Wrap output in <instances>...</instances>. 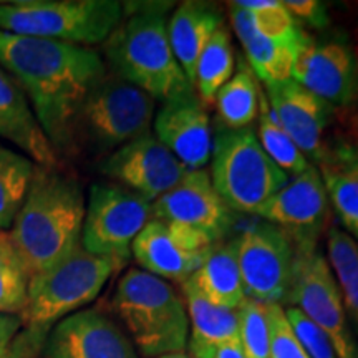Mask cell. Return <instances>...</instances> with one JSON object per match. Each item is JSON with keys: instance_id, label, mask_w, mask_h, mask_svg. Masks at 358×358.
Returning <instances> with one entry per match:
<instances>
[{"instance_id": "1", "label": "cell", "mask_w": 358, "mask_h": 358, "mask_svg": "<svg viewBox=\"0 0 358 358\" xmlns=\"http://www.w3.org/2000/svg\"><path fill=\"white\" fill-rule=\"evenodd\" d=\"M0 65L25 92L53 150H69L85 101L106 77L100 53L73 43L0 32Z\"/></svg>"}, {"instance_id": "2", "label": "cell", "mask_w": 358, "mask_h": 358, "mask_svg": "<svg viewBox=\"0 0 358 358\" xmlns=\"http://www.w3.org/2000/svg\"><path fill=\"white\" fill-rule=\"evenodd\" d=\"M85 199L73 178L55 168L35 166L10 241L30 277L64 261L82 245Z\"/></svg>"}, {"instance_id": "3", "label": "cell", "mask_w": 358, "mask_h": 358, "mask_svg": "<svg viewBox=\"0 0 358 358\" xmlns=\"http://www.w3.org/2000/svg\"><path fill=\"white\" fill-rule=\"evenodd\" d=\"M171 6L123 3V19L105 42V55L115 77L163 103L194 92L169 45L166 13Z\"/></svg>"}, {"instance_id": "4", "label": "cell", "mask_w": 358, "mask_h": 358, "mask_svg": "<svg viewBox=\"0 0 358 358\" xmlns=\"http://www.w3.org/2000/svg\"><path fill=\"white\" fill-rule=\"evenodd\" d=\"M113 310L129 340L145 357L185 352L189 342V317L185 299L171 282L143 268H129L113 295Z\"/></svg>"}, {"instance_id": "5", "label": "cell", "mask_w": 358, "mask_h": 358, "mask_svg": "<svg viewBox=\"0 0 358 358\" xmlns=\"http://www.w3.org/2000/svg\"><path fill=\"white\" fill-rule=\"evenodd\" d=\"M124 266L90 254L82 245L55 266L30 277L22 324L45 342L52 327L93 302L111 275Z\"/></svg>"}, {"instance_id": "6", "label": "cell", "mask_w": 358, "mask_h": 358, "mask_svg": "<svg viewBox=\"0 0 358 358\" xmlns=\"http://www.w3.org/2000/svg\"><path fill=\"white\" fill-rule=\"evenodd\" d=\"M124 15L118 0H20L0 3V32L90 47L105 43Z\"/></svg>"}, {"instance_id": "7", "label": "cell", "mask_w": 358, "mask_h": 358, "mask_svg": "<svg viewBox=\"0 0 358 358\" xmlns=\"http://www.w3.org/2000/svg\"><path fill=\"white\" fill-rule=\"evenodd\" d=\"M209 174L227 208L244 214H256L289 181V174L268 158L250 128L217 129Z\"/></svg>"}, {"instance_id": "8", "label": "cell", "mask_w": 358, "mask_h": 358, "mask_svg": "<svg viewBox=\"0 0 358 358\" xmlns=\"http://www.w3.org/2000/svg\"><path fill=\"white\" fill-rule=\"evenodd\" d=\"M155 98L118 77L101 80L80 111L75 141L82 134L96 153H113L141 134L150 133Z\"/></svg>"}, {"instance_id": "9", "label": "cell", "mask_w": 358, "mask_h": 358, "mask_svg": "<svg viewBox=\"0 0 358 358\" xmlns=\"http://www.w3.org/2000/svg\"><path fill=\"white\" fill-rule=\"evenodd\" d=\"M284 303L299 308L319 327L338 358H358V342L348 327L338 284L317 244H295L292 282Z\"/></svg>"}, {"instance_id": "10", "label": "cell", "mask_w": 358, "mask_h": 358, "mask_svg": "<svg viewBox=\"0 0 358 358\" xmlns=\"http://www.w3.org/2000/svg\"><path fill=\"white\" fill-rule=\"evenodd\" d=\"M151 219V201L122 185L98 182L90 189L85 208L82 248L127 264L134 239Z\"/></svg>"}, {"instance_id": "11", "label": "cell", "mask_w": 358, "mask_h": 358, "mask_svg": "<svg viewBox=\"0 0 358 358\" xmlns=\"http://www.w3.org/2000/svg\"><path fill=\"white\" fill-rule=\"evenodd\" d=\"M245 299L264 306L287 299L295 261V243L274 224L259 221L232 239Z\"/></svg>"}, {"instance_id": "12", "label": "cell", "mask_w": 358, "mask_h": 358, "mask_svg": "<svg viewBox=\"0 0 358 358\" xmlns=\"http://www.w3.org/2000/svg\"><path fill=\"white\" fill-rule=\"evenodd\" d=\"M153 219L216 245L232 227L227 208L206 169H189L173 189L151 203Z\"/></svg>"}, {"instance_id": "13", "label": "cell", "mask_w": 358, "mask_h": 358, "mask_svg": "<svg viewBox=\"0 0 358 358\" xmlns=\"http://www.w3.org/2000/svg\"><path fill=\"white\" fill-rule=\"evenodd\" d=\"M100 171L153 203L189 169L150 131L106 155Z\"/></svg>"}, {"instance_id": "14", "label": "cell", "mask_w": 358, "mask_h": 358, "mask_svg": "<svg viewBox=\"0 0 358 358\" xmlns=\"http://www.w3.org/2000/svg\"><path fill=\"white\" fill-rule=\"evenodd\" d=\"M292 80L330 106H347L358 95V58L343 40L317 42L310 35L295 50Z\"/></svg>"}, {"instance_id": "15", "label": "cell", "mask_w": 358, "mask_h": 358, "mask_svg": "<svg viewBox=\"0 0 358 358\" xmlns=\"http://www.w3.org/2000/svg\"><path fill=\"white\" fill-rule=\"evenodd\" d=\"M329 214V196L319 168L310 164L268 198L254 216L274 224L295 244H317Z\"/></svg>"}, {"instance_id": "16", "label": "cell", "mask_w": 358, "mask_h": 358, "mask_svg": "<svg viewBox=\"0 0 358 358\" xmlns=\"http://www.w3.org/2000/svg\"><path fill=\"white\" fill-rule=\"evenodd\" d=\"M45 358H140L127 334L96 308L62 319L43 342Z\"/></svg>"}, {"instance_id": "17", "label": "cell", "mask_w": 358, "mask_h": 358, "mask_svg": "<svg viewBox=\"0 0 358 358\" xmlns=\"http://www.w3.org/2000/svg\"><path fill=\"white\" fill-rule=\"evenodd\" d=\"M214 245L151 219L136 236L131 256L143 271L168 282H186L203 266Z\"/></svg>"}, {"instance_id": "18", "label": "cell", "mask_w": 358, "mask_h": 358, "mask_svg": "<svg viewBox=\"0 0 358 358\" xmlns=\"http://www.w3.org/2000/svg\"><path fill=\"white\" fill-rule=\"evenodd\" d=\"M266 98L277 123L284 128L302 155L315 163L325 158L324 133L334 106L294 80L266 85Z\"/></svg>"}, {"instance_id": "19", "label": "cell", "mask_w": 358, "mask_h": 358, "mask_svg": "<svg viewBox=\"0 0 358 358\" xmlns=\"http://www.w3.org/2000/svg\"><path fill=\"white\" fill-rule=\"evenodd\" d=\"M155 136L187 169H204L211 161V120L194 92L163 103L155 116Z\"/></svg>"}, {"instance_id": "20", "label": "cell", "mask_w": 358, "mask_h": 358, "mask_svg": "<svg viewBox=\"0 0 358 358\" xmlns=\"http://www.w3.org/2000/svg\"><path fill=\"white\" fill-rule=\"evenodd\" d=\"M0 138L13 143L37 166L55 168L57 151L43 133L25 92L0 65Z\"/></svg>"}, {"instance_id": "21", "label": "cell", "mask_w": 358, "mask_h": 358, "mask_svg": "<svg viewBox=\"0 0 358 358\" xmlns=\"http://www.w3.org/2000/svg\"><path fill=\"white\" fill-rule=\"evenodd\" d=\"M221 27V8L208 2H182L168 20L169 45L191 85L201 52Z\"/></svg>"}, {"instance_id": "22", "label": "cell", "mask_w": 358, "mask_h": 358, "mask_svg": "<svg viewBox=\"0 0 358 358\" xmlns=\"http://www.w3.org/2000/svg\"><path fill=\"white\" fill-rule=\"evenodd\" d=\"M231 25L245 53V62L264 85H275L292 80V66L297 47L275 43L257 32L249 12L237 2L229 7Z\"/></svg>"}, {"instance_id": "23", "label": "cell", "mask_w": 358, "mask_h": 358, "mask_svg": "<svg viewBox=\"0 0 358 358\" xmlns=\"http://www.w3.org/2000/svg\"><path fill=\"white\" fill-rule=\"evenodd\" d=\"M196 289L214 306L237 310L245 301L234 244H216L198 271L189 277Z\"/></svg>"}, {"instance_id": "24", "label": "cell", "mask_w": 358, "mask_h": 358, "mask_svg": "<svg viewBox=\"0 0 358 358\" xmlns=\"http://www.w3.org/2000/svg\"><path fill=\"white\" fill-rule=\"evenodd\" d=\"M319 164L329 203H332L347 234L358 243V164L348 145L327 153Z\"/></svg>"}, {"instance_id": "25", "label": "cell", "mask_w": 358, "mask_h": 358, "mask_svg": "<svg viewBox=\"0 0 358 358\" xmlns=\"http://www.w3.org/2000/svg\"><path fill=\"white\" fill-rule=\"evenodd\" d=\"M187 317H189V342L187 345H214L239 337L237 310L214 306L187 279L181 284Z\"/></svg>"}, {"instance_id": "26", "label": "cell", "mask_w": 358, "mask_h": 358, "mask_svg": "<svg viewBox=\"0 0 358 358\" xmlns=\"http://www.w3.org/2000/svg\"><path fill=\"white\" fill-rule=\"evenodd\" d=\"M261 88L248 62H239L229 82L219 90L216 106L222 127L229 129L249 128L259 115Z\"/></svg>"}, {"instance_id": "27", "label": "cell", "mask_w": 358, "mask_h": 358, "mask_svg": "<svg viewBox=\"0 0 358 358\" xmlns=\"http://www.w3.org/2000/svg\"><path fill=\"white\" fill-rule=\"evenodd\" d=\"M234 71V50H232L231 35L224 25L209 38L196 64L192 88L198 92L199 100L204 103L216 100L217 92L229 82Z\"/></svg>"}, {"instance_id": "28", "label": "cell", "mask_w": 358, "mask_h": 358, "mask_svg": "<svg viewBox=\"0 0 358 358\" xmlns=\"http://www.w3.org/2000/svg\"><path fill=\"white\" fill-rule=\"evenodd\" d=\"M35 166L29 156L0 145V232L12 229L32 185Z\"/></svg>"}, {"instance_id": "29", "label": "cell", "mask_w": 358, "mask_h": 358, "mask_svg": "<svg viewBox=\"0 0 358 358\" xmlns=\"http://www.w3.org/2000/svg\"><path fill=\"white\" fill-rule=\"evenodd\" d=\"M327 252L345 310L358 324V243L345 231L332 227L327 234Z\"/></svg>"}, {"instance_id": "30", "label": "cell", "mask_w": 358, "mask_h": 358, "mask_svg": "<svg viewBox=\"0 0 358 358\" xmlns=\"http://www.w3.org/2000/svg\"><path fill=\"white\" fill-rule=\"evenodd\" d=\"M257 122V140L268 158L274 161L282 171L289 176L290 174L295 176V174H301L310 166L302 151L290 140L284 128L277 123L264 92H261V100H259Z\"/></svg>"}, {"instance_id": "31", "label": "cell", "mask_w": 358, "mask_h": 358, "mask_svg": "<svg viewBox=\"0 0 358 358\" xmlns=\"http://www.w3.org/2000/svg\"><path fill=\"white\" fill-rule=\"evenodd\" d=\"M237 3L249 12L256 30L267 40L299 47L303 42V38L307 37V34L301 29L299 22L285 8L284 2H277V0H249V2Z\"/></svg>"}, {"instance_id": "32", "label": "cell", "mask_w": 358, "mask_h": 358, "mask_svg": "<svg viewBox=\"0 0 358 358\" xmlns=\"http://www.w3.org/2000/svg\"><path fill=\"white\" fill-rule=\"evenodd\" d=\"M30 275L8 232H0V313L20 315L27 303Z\"/></svg>"}, {"instance_id": "33", "label": "cell", "mask_w": 358, "mask_h": 358, "mask_svg": "<svg viewBox=\"0 0 358 358\" xmlns=\"http://www.w3.org/2000/svg\"><path fill=\"white\" fill-rule=\"evenodd\" d=\"M239 342L245 358H271V329L264 303L245 301L237 308Z\"/></svg>"}, {"instance_id": "34", "label": "cell", "mask_w": 358, "mask_h": 358, "mask_svg": "<svg viewBox=\"0 0 358 358\" xmlns=\"http://www.w3.org/2000/svg\"><path fill=\"white\" fill-rule=\"evenodd\" d=\"M266 312L271 329V358H310L294 334L284 307L279 303H268Z\"/></svg>"}, {"instance_id": "35", "label": "cell", "mask_w": 358, "mask_h": 358, "mask_svg": "<svg viewBox=\"0 0 358 358\" xmlns=\"http://www.w3.org/2000/svg\"><path fill=\"white\" fill-rule=\"evenodd\" d=\"M285 315L294 334L301 340L302 347L306 348L307 355L310 358H338L337 352L330 342L329 337L315 327L303 313L295 307L284 308Z\"/></svg>"}, {"instance_id": "36", "label": "cell", "mask_w": 358, "mask_h": 358, "mask_svg": "<svg viewBox=\"0 0 358 358\" xmlns=\"http://www.w3.org/2000/svg\"><path fill=\"white\" fill-rule=\"evenodd\" d=\"M284 6L295 20H301L312 29H325L329 27V8L325 3L317 0H287Z\"/></svg>"}, {"instance_id": "37", "label": "cell", "mask_w": 358, "mask_h": 358, "mask_svg": "<svg viewBox=\"0 0 358 358\" xmlns=\"http://www.w3.org/2000/svg\"><path fill=\"white\" fill-rule=\"evenodd\" d=\"M192 358H245L239 337L214 345H187Z\"/></svg>"}, {"instance_id": "38", "label": "cell", "mask_w": 358, "mask_h": 358, "mask_svg": "<svg viewBox=\"0 0 358 358\" xmlns=\"http://www.w3.org/2000/svg\"><path fill=\"white\" fill-rule=\"evenodd\" d=\"M43 340L35 337L34 334H27V337H22L20 340H13V343L7 348L6 352L0 353V358H30V353L38 350L40 343Z\"/></svg>"}, {"instance_id": "39", "label": "cell", "mask_w": 358, "mask_h": 358, "mask_svg": "<svg viewBox=\"0 0 358 358\" xmlns=\"http://www.w3.org/2000/svg\"><path fill=\"white\" fill-rule=\"evenodd\" d=\"M20 315H8V313H0V353L6 352L12 345L17 334L22 329Z\"/></svg>"}, {"instance_id": "40", "label": "cell", "mask_w": 358, "mask_h": 358, "mask_svg": "<svg viewBox=\"0 0 358 358\" xmlns=\"http://www.w3.org/2000/svg\"><path fill=\"white\" fill-rule=\"evenodd\" d=\"M158 358H192V357L187 355V353H185V352H179V353H169V355H163Z\"/></svg>"}, {"instance_id": "41", "label": "cell", "mask_w": 358, "mask_h": 358, "mask_svg": "<svg viewBox=\"0 0 358 358\" xmlns=\"http://www.w3.org/2000/svg\"><path fill=\"white\" fill-rule=\"evenodd\" d=\"M348 151H350L352 158L355 159V163L358 164V145H355V146H350V145H348Z\"/></svg>"}]
</instances>
